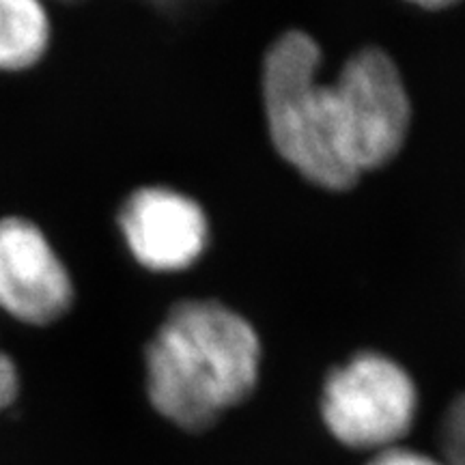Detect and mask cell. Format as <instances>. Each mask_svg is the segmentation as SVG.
Returning <instances> with one entry per match:
<instances>
[{"instance_id": "6da1fadb", "label": "cell", "mask_w": 465, "mask_h": 465, "mask_svg": "<svg viewBox=\"0 0 465 465\" xmlns=\"http://www.w3.org/2000/svg\"><path fill=\"white\" fill-rule=\"evenodd\" d=\"M259 362V336L242 315L213 300L182 302L147 347L149 401L185 431H205L252 394Z\"/></svg>"}, {"instance_id": "7a4b0ae2", "label": "cell", "mask_w": 465, "mask_h": 465, "mask_svg": "<svg viewBox=\"0 0 465 465\" xmlns=\"http://www.w3.org/2000/svg\"><path fill=\"white\" fill-rule=\"evenodd\" d=\"M322 50L311 35L284 33L267 50L263 100L278 153L328 190H347L358 174L342 158L330 84L319 83Z\"/></svg>"}, {"instance_id": "3957f363", "label": "cell", "mask_w": 465, "mask_h": 465, "mask_svg": "<svg viewBox=\"0 0 465 465\" xmlns=\"http://www.w3.org/2000/svg\"><path fill=\"white\" fill-rule=\"evenodd\" d=\"M330 93L341 153L358 177L399 153L411 108L403 78L386 52L366 48L353 54Z\"/></svg>"}, {"instance_id": "277c9868", "label": "cell", "mask_w": 465, "mask_h": 465, "mask_svg": "<svg viewBox=\"0 0 465 465\" xmlns=\"http://www.w3.org/2000/svg\"><path fill=\"white\" fill-rule=\"evenodd\" d=\"M416 407V386L403 366L381 353H360L328 377L322 416L341 444L381 452L405 438Z\"/></svg>"}, {"instance_id": "5b68a950", "label": "cell", "mask_w": 465, "mask_h": 465, "mask_svg": "<svg viewBox=\"0 0 465 465\" xmlns=\"http://www.w3.org/2000/svg\"><path fill=\"white\" fill-rule=\"evenodd\" d=\"M74 281L45 232L22 216L0 218V311L50 325L74 304Z\"/></svg>"}, {"instance_id": "8992f818", "label": "cell", "mask_w": 465, "mask_h": 465, "mask_svg": "<svg viewBox=\"0 0 465 465\" xmlns=\"http://www.w3.org/2000/svg\"><path fill=\"white\" fill-rule=\"evenodd\" d=\"M119 226L132 257L153 272L185 270L209 240L207 216L199 203L162 185L132 192L121 207Z\"/></svg>"}, {"instance_id": "52a82bcc", "label": "cell", "mask_w": 465, "mask_h": 465, "mask_svg": "<svg viewBox=\"0 0 465 465\" xmlns=\"http://www.w3.org/2000/svg\"><path fill=\"white\" fill-rule=\"evenodd\" d=\"M52 25L37 0H0V72H25L48 52Z\"/></svg>"}, {"instance_id": "ba28073f", "label": "cell", "mask_w": 465, "mask_h": 465, "mask_svg": "<svg viewBox=\"0 0 465 465\" xmlns=\"http://www.w3.org/2000/svg\"><path fill=\"white\" fill-rule=\"evenodd\" d=\"M444 465H465V394L452 401L441 424Z\"/></svg>"}, {"instance_id": "9c48e42d", "label": "cell", "mask_w": 465, "mask_h": 465, "mask_svg": "<svg viewBox=\"0 0 465 465\" xmlns=\"http://www.w3.org/2000/svg\"><path fill=\"white\" fill-rule=\"evenodd\" d=\"M369 465H444V461L424 455V452L394 446V449L375 452V457L371 459Z\"/></svg>"}, {"instance_id": "30bf717a", "label": "cell", "mask_w": 465, "mask_h": 465, "mask_svg": "<svg viewBox=\"0 0 465 465\" xmlns=\"http://www.w3.org/2000/svg\"><path fill=\"white\" fill-rule=\"evenodd\" d=\"M17 392H20V373H17V366L14 358L0 351V414L14 405Z\"/></svg>"}]
</instances>
